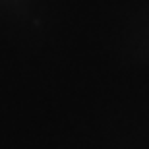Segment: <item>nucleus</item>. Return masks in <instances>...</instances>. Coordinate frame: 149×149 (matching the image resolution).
<instances>
[]
</instances>
